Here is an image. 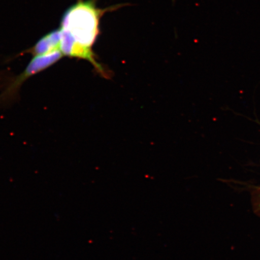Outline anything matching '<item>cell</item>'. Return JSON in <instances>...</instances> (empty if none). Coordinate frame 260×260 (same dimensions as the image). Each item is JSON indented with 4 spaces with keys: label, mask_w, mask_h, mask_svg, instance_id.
Here are the masks:
<instances>
[{
    "label": "cell",
    "mask_w": 260,
    "mask_h": 260,
    "mask_svg": "<svg viewBox=\"0 0 260 260\" xmlns=\"http://www.w3.org/2000/svg\"><path fill=\"white\" fill-rule=\"evenodd\" d=\"M63 56L61 51H57L44 56L34 57L23 72L10 81L5 90L0 94V105H9L14 102L22 84L26 80L56 63Z\"/></svg>",
    "instance_id": "obj_2"
},
{
    "label": "cell",
    "mask_w": 260,
    "mask_h": 260,
    "mask_svg": "<svg viewBox=\"0 0 260 260\" xmlns=\"http://www.w3.org/2000/svg\"><path fill=\"white\" fill-rule=\"evenodd\" d=\"M255 193V198L256 202L258 204V206L260 207V188H259L258 189L256 190Z\"/></svg>",
    "instance_id": "obj_5"
},
{
    "label": "cell",
    "mask_w": 260,
    "mask_h": 260,
    "mask_svg": "<svg viewBox=\"0 0 260 260\" xmlns=\"http://www.w3.org/2000/svg\"><path fill=\"white\" fill-rule=\"evenodd\" d=\"M61 31L60 51L64 56L87 60L93 65L98 74L105 79H109L110 73L96 60V55L93 49L83 47L77 43L66 31L61 29Z\"/></svg>",
    "instance_id": "obj_3"
},
{
    "label": "cell",
    "mask_w": 260,
    "mask_h": 260,
    "mask_svg": "<svg viewBox=\"0 0 260 260\" xmlns=\"http://www.w3.org/2000/svg\"><path fill=\"white\" fill-rule=\"evenodd\" d=\"M61 38V29H56L41 38L34 47L28 49L24 53L37 57L60 51Z\"/></svg>",
    "instance_id": "obj_4"
},
{
    "label": "cell",
    "mask_w": 260,
    "mask_h": 260,
    "mask_svg": "<svg viewBox=\"0 0 260 260\" xmlns=\"http://www.w3.org/2000/svg\"><path fill=\"white\" fill-rule=\"evenodd\" d=\"M97 0H78L64 13L61 29L71 35L77 43L92 49L100 34V19L107 12L122 7L116 5L105 9L96 6Z\"/></svg>",
    "instance_id": "obj_1"
}]
</instances>
